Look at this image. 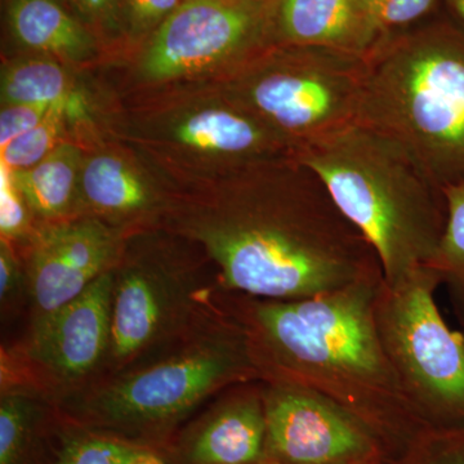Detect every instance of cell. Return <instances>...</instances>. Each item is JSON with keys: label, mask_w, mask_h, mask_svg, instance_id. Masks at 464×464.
<instances>
[{"label": "cell", "mask_w": 464, "mask_h": 464, "mask_svg": "<svg viewBox=\"0 0 464 464\" xmlns=\"http://www.w3.org/2000/svg\"><path fill=\"white\" fill-rule=\"evenodd\" d=\"M173 198H166L139 168L115 152L84 157L79 179L78 216H90L130 235V228L163 219Z\"/></svg>", "instance_id": "14"}, {"label": "cell", "mask_w": 464, "mask_h": 464, "mask_svg": "<svg viewBox=\"0 0 464 464\" xmlns=\"http://www.w3.org/2000/svg\"><path fill=\"white\" fill-rule=\"evenodd\" d=\"M335 206L373 246L387 285L432 266L447 224L444 188L400 143L362 124L302 146Z\"/></svg>", "instance_id": "3"}, {"label": "cell", "mask_w": 464, "mask_h": 464, "mask_svg": "<svg viewBox=\"0 0 464 464\" xmlns=\"http://www.w3.org/2000/svg\"><path fill=\"white\" fill-rule=\"evenodd\" d=\"M67 123L70 121L66 112L53 110L41 124L0 149V164L11 170H23L36 166L63 142V136Z\"/></svg>", "instance_id": "23"}, {"label": "cell", "mask_w": 464, "mask_h": 464, "mask_svg": "<svg viewBox=\"0 0 464 464\" xmlns=\"http://www.w3.org/2000/svg\"><path fill=\"white\" fill-rule=\"evenodd\" d=\"M7 20L29 50L69 61H83L94 50L91 34L56 0H9Z\"/></svg>", "instance_id": "17"}, {"label": "cell", "mask_w": 464, "mask_h": 464, "mask_svg": "<svg viewBox=\"0 0 464 464\" xmlns=\"http://www.w3.org/2000/svg\"><path fill=\"white\" fill-rule=\"evenodd\" d=\"M115 268L69 304L33 319L23 351L25 390L66 393L102 372L111 334Z\"/></svg>", "instance_id": "11"}, {"label": "cell", "mask_w": 464, "mask_h": 464, "mask_svg": "<svg viewBox=\"0 0 464 464\" xmlns=\"http://www.w3.org/2000/svg\"><path fill=\"white\" fill-rule=\"evenodd\" d=\"M149 451L115 436L79 431L63 439L54 464H134Z\"/></svg>", "instance_id": "22"}, {"label": "cell", "mask_w": 464, "mask_h": 464, "mask_svg": "<svg viewBox=\"0 0 464 464\" xmlns=\"http://www.w3.org/2000/svg\"><path fill=\"white\" fill-rule=\"evenodd\" d=\"M383 276L315 297L237 295L224 307L239 326L258 380L319 393L381 436L431 432L382 343L375 302ZM235 295V293H234Z\"/></svg>", "instance_id": "2"}, {"label": "cell", "mask_w": 464, "mask_h": 464, "mask_svg": "<svg viewBox=\"0 0 464 464\" xmlns=\"http://www.w3.org/2000/svg\"><path fill=\"white\" fill-rule=\"evenodd\" d=\"M447 224L432 267L464 304V181L444 188Z\"/></svg>", "instance_id": "21"}, {"label": "cell", "mask_w": 464, "mask_h": 464, "mask_svg": "<svg viewBox=\"0 0 464 464\" xmlns=\"http://www.w3.org/2000/svg\"><path fill=\"white\" fill-rule=\"evenodd\" d=\"M36 221L23 192L14 181V172L0 164V234L2 239L16 244L29 243Z\"/></svg>", "instance_id": "25"}, {"label": "cell", "mask_w": 464, "mask_h": 464, "mask_svg": "<svg viewBox=\"0 0 464 464\" xmlns=\"http://www.w3.org/2000/svg\"><path fill=\"white\" fill-rule=\"evenodd\" d=\"M130 235L90 216L36 225L27 243L33 319L53 313L114 270Z\"/></svg>", "instance_id": "13"}, {"label": "cell", "mask_w": 464, "mask_h": 464, "mask_svg": "<svg viewBox=\"0 0 464 464\" xmlns=\"http://www.w3.org/2000/svg\"><path fill=\"white\" fill-rule=\"evenodd\" d=\"M445 2L464 26V0H445Z\"/></svg>", "instance_id": "31"}, {"label": "cell", "mask_w": 464, "mask_h": 464, "mask_svg": "<svg viewBox=\"0 0 464 464\" xmlns=\"http://www.w3.org/2000/svg\"><path fill=\"white\" fill-rule=\"evenodd\" d=\"M83 161L81 148L63 141L36 166L12 170L36 224L78 216L79 179Z\"/></svg>", "instance_id": "18"}, {"label": "cell", "mask_w": 464, "mask_h": 464, "mask_svg": "<svg viewBox=\"0 0 464 464\" xmlns=\"http://www.w3.org/2000/svg\"><path fill=\"white\" fill-rule=\"evenodd\" d=\"M267 459L282 464H375L380 439L314 391L266 383Z\"/></svg>", "instance_id": "12"}, {"label": "cell", "mask_w": 464, "mask_h": 464, "mask_svg": "<svg viewBox=\"0 0 464 464\" xmlns=\"http://www.w3.org/2000/svg\"><path fill=\"white\" fill-rule=\"evenodd\" d=\"M366 57L304 45H270L216 85L302 146L357 123Z\"/></svg>", "instance_id": "6"}, {"label": "cell", "mask_w": 464, "mask_h": 464, "mask_svg": "<svg viewBox=\"0 0 464 464\" xmlns=\"http://www.w3.org/2000/svg\"><path fill=\"white\" fill-rule=\"evenodd\" d=\"M259 464H282V463H277V462H274V460L266 459L265 462H262Z\"/></svg>", "instance_id": "33"}, {"label": "cell", "mask_w": 464, "mask_h": 464, "mask_svg": "<svg viewBox=\"0 0 464 464\" xmlns=\"http://www.w3.org/2000/svg\"><path fill=\"white\" fill-rule=\"evenodd\" d=\"M39 103L66 112L70 123H87L92 106L65 67L50 58H26L5 67L2 75V106Z\"/></svg>", "instance_id": "19"}, {"label": "cell", "mask_w": 464, "mask_h": 464, "mask_svg": "<svg viewBox=\"0 0 464 464\" xmlns=\"http://www.w3.org/2000/svg\"><path fill=\"white\" fill-rule=\"evenodd\" d=\"M72 5L94 25L111 26L119 11L124 9V0H72Z\"/></svg>", "instance_id": "30"}, {"label": "cell", "mask_w": 464, "mask_h": 464, "mask_svg": "<svg viewBox=\"0 0 464 464\" xmlns=\"http://www.w3.org/2000/svg\"><path fill=\"white\" fill-rule=\"evenodd\" d=\"M273 2L183 0L158 27L142 57L148 81L231 72L274 45Z\"/></svg>", "instance_id": "9"}, {"label": "cell", "mask_w": 464, "mask_h": 464, "mask_svg": "<svg viewBox=\"0 0 464 464\" xmlns=\"http://www.w3.org/2000/svg\"><path fill=\"white\" fill-rule=\"evenodd\" d=\"M146 132L191 164H203V185L295 154L288 140L217 85L203 102L166 116Z\"/></svg>", "instance_id": "10"}, {"label": "cell", "mask_w": 464, "mask_h": 464, "mask_svg": "<svg viewBox=\"0 0 464 464\" xmlns=\"http://www.w3.org/2000/svg\"><path fill=\"white\" fill-rule=\"evenodd\" d=\"M134 464H163L161 463V460L159 459L158 457H155L154 454L151 453V451H149L148 454H145L142 458H140L139 460H137Z\"/></svg>", "instance_id": "32"}, {"label": "cell", "mask_w": 464, "mask_h": 464, "mask_svg": "<svg viewBox=\"0 0 464 464\" xmlns=\"http://www.w3.org/2000/svg\"><path fill=\"white\" fill-rule=\"evenodd\" d=\"M246 2H258V3H264V2H273V0H246Z\"/></svg>", "instance_id": "34"}, {"label": "cell", "mask_w": 464, "mask_h": 464, "mask_svg": "<svg viewBox=\"0 0 464 464\" xmlns=\"http://www.w3.org/2000/svg\"><path fill=\"white\" fill-rule=\"evenodd\" d=\"M252 380L258 378L246 341L225 310L170 353L93 384L72 409L88 426L150 433L179 422L218 391Z\"/></svg>", "instance_id": "5"}, {"label": "cell", "mask_w": 464, "mask_h": 464, "mask_svg": "<svg viewBox=\"0 0 464 464\" xmlns=\"http://www.w3.org/2000/svg\"><path fill=\"white\" fill-rule=\"evenodd\" d=\"M409 454L405 464H464V427L432 430Z\"/></svg>", "instance_id": "26"}, {"label": "cell", "mask_w": 464, "mask_h": 464, "mask_svg": "<svg viewBox=\"0 0 464 464\" xmlns=\"http://www.w3.org/2000/svg\"><path fill=\"white\" fill-rule=\"evenodd\" d=\"M357 124L400 143L442 188L464 181V30L418 25L378 44Z\"/></svg>", "instance_id": "4"}, {"label": "cell", "mask_w": 464, "mask_h": 464, "mask_svg": "<svg viewBox=\"0 0 464 464\" xmlns=\"http://www.w3.org/2000/svg\"><path fill=\"white\" fill-rule=\"evenodd\" d=\"M440 0H362L381 43L420 25L438 7ZM380 43V44H381Z\"/></svg>", "instance_id": "24"}, {"label": "cell", "mask_w": 464, "mask_h": 464, "mask_svg": "<svg viewBox=\"0 0 464 464\" xmlns=\"http://www.w3.org/2000/svg\"><path fill=\"white\" fill-rule=\"evenodd\" d=\"M27 292L25 266L21 265L14 244L0 239V302L2 310L14 306Z\"/></svg>", "instance_id": "28"}, {"label": "cell", "mask_w": 464, "mask_h": 464, "mask_svg": "<svg viewBox=\"0 0 464 464\" xmlns=\"http://www.w3.org/2000/svg\"><path fill=\"white\" fill-rule=\"evenodd\" d=\"M183 0H124V12L134 32L159 27L182 5Z\"/></svg>", "instance_id": "29"}, {"label": "cell", "mask_w": 464, "mask_h": 464, "mask_svg": "<svg viewBox=\"0 0 464 464\" xmlns=\"http://www.w3.org/2000/svg\"><path fill=\"white\" fill-rule=\"evenodd\" d=\"M273 43L366 57L381 39L362 0H274Z\"/></svg>", "instance_id": "15"}, {"label": "cell", "mask_w": 464, "mask_h": 464, "mask_svg": "<svg viewBox=\"0 0 464 464\" xmlns=\"http://www.w3.org/2000/svg\"><path fill=\"white\" fill-rule=\"evenodd\" d=\"M161 221L199 244L235 295L289 301L383 276L373 246L295 155L174 197Z\"/></svg>", "instance_id": "1"}, {"label": "cell", "mask_w": 464, "mask_h": 464, "mask_svg": "<svg viewBox=\"0 0 464 464\" xmlns=\"http://www.w3.org/2000/svg\"><path fill=\"white\" fill-rule=\"evenodd\" d=\"M191 267L154 249L130 250L115 268L111 334L102 372L121 373L164 346H174L225 313Z\"/></svg>", "instance_id": "8"}, {"label": "cell", "mask_w": 464, "mask_h": 464, "mask_svg": "<svg viewBox=\"0 0 464 464\" xmlns=\"http://www.w3.org/2000/svg\"><path fill=\"white\" fill-rule=\"evenodd\" d=\"M36 392L2 391L0 399V464H23L38 417Z\"/></svg>", "instance_id": "20"}, {"label": "cell", "mask_w": 464, "mask_h": 464, "mask_svg": "<svg viewBox=\"0 0 464 464\" xmlns=\"http://www.w3.org/2000/svg\"><path fill=\"white\" fill-rule=\"evenodd\" d=\"M442 283L432 266L393 285L382 283L375 322L406 395L433 429L464 427V335L451 331L435 301Z\"/></svg>", "instance_id": "7"}, {"label": "cell", "mask_w": 464, "mask_h": 464, "mask_svg": "<svg viewBox=\"0 0 464 464\" xmlns=\"http://www.w3.org/2000/svg\"><path fill=\"white\" fill-rule=\"evenodd\" d=\"M53 110L61 109L39 103H14L3 106L0 112V149L41 124Z\"/></svg>", "instance_id": "27"}, {"label": "cell", "mask_w": 464, "mask_h": 464, "mask_svg": "<svg viewBox=\"0 0 464 464\" xmlns=\"http://www.w3.org/2000/svg\"><path fill=\"white\" fill-rule=\"evenodd\" d=\"M190 464H259L267 459L264 389H244L216 406L185 450Z\"/></svg>", "instance_id": "16"}]
</instances>
